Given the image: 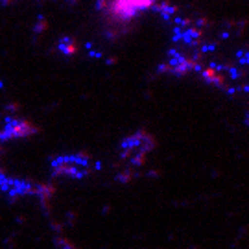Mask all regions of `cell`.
Returning a JSON list of instances; mask_svg holds the SVG:
<instances>
[{"label": "cell", "instance_id": "cell-1", "mask_svg": "<svg viewBox=\"0 0 249 249\" xmlns=\"http://www.w3.org/2000/svg\"><path fill=\"white\" fill-rule=\"evenodd\" d=\"M153 148V139L146 133H135L122 142V157L129 162H142L144 155Z\"/></svg>", "mask_w": 249, "mask_h": 249}, {"label": "cell", "instance_id": "cell-3", "mask_svg": "<svg viewBox=\"0 0 249 249\" xmlns=\"http://www.w3.org/2000/svg\"><path fill=\"white\" fill-rule=\"evenodd\" d=\"M144 4V0H116L115 2V13L120 17H129L133 15L137 9H141Z\"/></svg>", "mask_w": 249, "mask_h": 249}, {"label": "cell", "instance_id": "cell-2", "mask_svg": "<svg viewBox=\"0 0 249 249\" xmlns=\"http://www.w3.org/2000/svg\"><path fill=\"white\" fill-rule=\"evenodd\" d=\"M57 166H63V172L67 176L81 178L89 172V159L83 155H72V157H65V159L57 160Z\"/></svg>", "mask_w": 249, "mask_h": 249}]
</instances>
